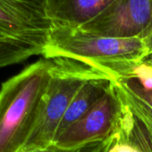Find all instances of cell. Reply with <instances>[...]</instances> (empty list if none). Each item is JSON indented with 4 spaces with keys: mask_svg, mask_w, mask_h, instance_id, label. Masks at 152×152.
<instances>
[{
    "mask_svg": "<svg viewBox=\"0 0 152 152\" xmlns=\"http://www.w3.org/2000/svg\"><path fill=\"white\" fill-rule=\"evenodd\" d=\"M146 56V46L140 38L104 37L85 31L78 26L53 22L42 57L77 60L118 82L132 78L134 68Z\"/></svg>",
    "mask_w": 152,
    "mask_h": 152,
    "instance_id": "1",
    "label": "cell"
},
{
    "mask_svg": "<svg viewBox=\"0 0 152 152\" xmlns=\"http://www.w3.org/2000/svg\"><path fill=\"white\" fill-rule=\"evenodd\" d=\"M52 60L40 58L0 88V152H20L37 119Z\"/></svg>",
    "mask_w": 152,
    "mask_h": 152,
    "instance_id": "2",
    "label": "cell"
},
{
    "mask_svg": "<svg viewBox=\"0 0 152 152\" xmlns=\"http://www.w3.org/2000/svg\"><path fill=\"white\" fill-rule=\"evenodd\" d=\"M49 59L52 60L49 83L33 129L20 152L45 149L52 146L63 117L79 90L92 79L113 80L105 72L77 60L64 57Z\"/></svg>",
    "mask_w": 152,
    "mask_h": 152,
    "instance_id": "3",
    "label": "cell"
},
{
    "mask_svg": "<svg viewBox=\"0 0 152 152\" xmlns=\"http://www.w3.org/2000/svg\"><path fill=\"white\" fill-rule=\"evenodd\" d=\"M50 0H0V68L45 53Z\"/></svg>",
    "mask_w": 152,
    "mask_h": 152,
    "instance_id": "4",
    "label": "cell"
},
{
    "mask_svg": "<svg viewBox=\"0 0 152 152\" xmlns=\"http://www.w3.org/2000/svg\"><path fill=\"white\" fill-rule=\"evenodd\" d=\"M123 110L124 102L114 82L85 115L56 136L53 145L60 149H72L94 140H106L115 132Z\"/></svg>",
    "mask_w": 152,
    "mask_h": 152,
    "instance_id": "5",
    "label": "cell"
},
{
    "mask_svg": "<svg viewBox=\"0 0 152 152\" xmlns=\"http://www.w3.org/2000/svg\"><path fill=\"white\" fill-rule=\"evenodd\" d=\"M152 23V0H115L83 26V31L117 39H142Z\"/></svg>",
    "mask_w": 152,
    "mask_h": 152,
    "instance_id": "6",
    "label": "cell"
},
{
    "mask_svg": "<svg viewBox=\"0 0 152 152\" xmlns=\"http://www.w3.org/2000/svg\"><path fill=\"white\" fill-rule=\"evenodd\" d=\"M115 0H50L48 15L53 22L83 26Z\"/></svg>",
    "mask_w": 152,
    "mask_h": 152,
    "instance_id": "7",
    "label": "cell"
},
{
    "mask_svg": "<svg viewBox=\"0 0 152 152\" xmlns=\"http://www.w3.org/2000/svg\"><path fill=\"white\" fill-rule=\"evenodd\" d=\"M113 83L114 81L109 78H98L87 82L79 90L69 105L58 127L56 135L85 115L101 99Z\"/></svg>",
    "mask_w": 152,
    "mask_h": 152,
    "instance_id": "8",
    "label": "cell"
},
{
    "mask_svg": "<svg viewBox=\"0 0 152 152\" xmlns=\"http://www.w3.org/2000/svg\"><path fill=\"white\" fill-rule=\"evenodd\" d=\"M121 97L152 140V95L134 78L115 82Z\"/></svg>",
    "mask_w": 152,
    "mask_h": 152,
    "instance_id": "9",
    "label": "cell"
},
{
    "mask_svg": "<svg viewBox=\"0 0 152 152\" xmlns=\"http://www.w3.org/2000/svg\"><path fill=\"white\" fill-rule=\"evenodd\" d=\"M115 133L118 139L135 146L140 152H152V140L149 134L124 102Z\"/></svg>",
    "mask_w": 152,
    "mask_h": 152,
    "instance_id": "10",
    "label": "cell"
},
{
    "mask_svg": "<svg viewBox=\"0 0 152 152\" xmlns=\"http://www.w3.org/2000/svg\"><path fill=\"white\" fill-rule=\"evenodd\" d=\"M132 78L136 79L146 91H152V67L140 63L133 70Z\"/></svg>",
    "mask_w": 152,
    "mask_h": 152,
    "instance_id": "11",
    "label": "cell"
},
{
    "mask_svg": "<svg viewBox=\"0 0 152 152\" xmlns=\"http://www.w3.org/2000/svg\"><path fill=\"white\" fill-rule=\"evenodd\" d=\"M109 138L110 137H108L106 140H94V141L83 144L78 148H75L72 149H60L59 148V150L57 152H102V150L105 148V146L107 145Z\"/></svg>",
    "mask_w": 152,
    "mask_h": 152,
    "instance_id": "12",
    "label": "cell"
},
{
    "mask_svg": "<svg viewBox=\"0 0 152 152\" xmlns=\"http://www.w3.org/2000/svg\"><path fill=\"white\" fill-rule=\"evenodd\" d=\"M107 152H140L135 146L128 143L127 141L118 139L115 133L113 141L111 142Z\"/></svg>",
    "mask_w": 152,
    "mask_h": 152,
    "instance_id": "13",
    "label": "cell"
},
{
    "mask_svg": "<svg viewBox=\"0 0 152 152\" xmlns=\"http://www.w3.org/2000/svg\"><path fill=\"white\" fill-rule=\"evenodd\" d=\"M146 49H147V55H149L152 53V26L148 29V31L146 32V34L142 38Z\"/></svg>",
    "mask_w": 152,
    "mask_h": 152,
    "instance_id": "14",
    "label": "cell"
},
{
    "mask_svg": "<svg viewBox=\"0 0 152 152\" xmlns=\"http://www.w3.org/2000/svg\"><path fill=\"white\" fill-rule=\"evenodd\" d=\"M59 150L58 148H56L55 145H52L45 149H39V150H34V151H29V152H57Z\"/></svg>",
    "mask_w": 152,
    "mask_h": 152,
    "instance_id": "15",
    "label": "cell"
},
{
    "mask_svg": "<svg viewBox=\"0 0 152 152\" xmlns=\"http://www.w3.org/2000/svg\"><path fill=\"white\" fill-rule=\"evenodd\" d=\"M141 63L148 65V66H151L152 67V53L149 54V55H147L141 61Z\"/></svg>",
    "mask_w": 152,
    "mask_h": 152,
    "instance_id": "16",
    "label": "cell"
},
{
    "mask_svg": "<svg viewBox=\"0 0 152 152\" xmlns=\"http://www.w3.org/2000/svg\"><path fill=\"white\" fill-rule=\"evenodd\" d=\"M114 137H115V133H114L112 136H110V138H109V140H108V141H107V145H106V146H105V148H103L102 152H107V149H108V148H109V146H110L111 142L113 141V140H114Z\"/></svg>",
    "mask_w": 152,
    "mask_h": 152,
    "instance_id": "17",
    "label": "cell"
},
{
    "mask_svg": "<svg viewBox=\"0 0 152 152\" xmlns=\"http://www.w3.org/2000/svg\"><path fill=\"white\" fill-rule=\"evenodd\" d=\"M149 93H150V94H151V95H152V91H150V92H149Z\"/></svg>",
    "mask_w": 152,
    "mask_h": 152,
    "instance_id": "18",
    "label": "cell"
},
{
    "mask_svg": "<svg viewBox=\"0 0 152 152\" xmlns=\"http://www.w3.org/2000/svg\"><path fill=\"white\" fill-rule=\"evenodd\" d=\"M151 26H152V23H151ZM151 26H150V27H151Z\"/></svg>",
    "mask_w": 152,
    "mask_h": 152,
    "instance_id": "19",
    "label": "cell"
}]
</instances>
